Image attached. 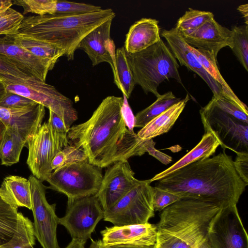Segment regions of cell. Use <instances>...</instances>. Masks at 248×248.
<instances>
[{"mask_svg": "<svg viewBox=\"0 0 248 248\" xmlns=\"http://www.w3.org/2000/svg\"><path fill=\"white\" fill-rule=\"evenodd\" d=\"M104 217V210L93 195L67 202L65 214L59 218V224L66 228L72 239L86 241Z\"/></svg>", "mask_w": 248, "mask_h": 248, "instance_id": "7c38bea8", "label": "cell"}, {"mask_svg": "<svg viewBox=\"0 0 248 248\" xmlns=\"http://www.w3.org/2000/svg\"><path fill=\"white\" fill-rule=\"evenodd\" d=\"M9 35L17 45L36 57L57 62L60 57L65 55L63 50L51 44L16 33Z\"/></svg>", "mask_w": 248, "mask_h": 248, "instance_id": "83f0119b", "label": "cell"}, {"mask_svg": "<svg viewBox=\"0 0 248 248\" xmlns=\"http://www.w3.org/2000/svg\"><path fill=\"white\" fill-rule=\"evenodd\" d=\"M100 232L105 247L115 245L151 247L155 246L157 241V226L149 222L106 227Z\"/></svg>", "mask_w": 248, "mask_h": 248, "instance_id": "2e32d148", "label": "cell"}, {"mask_svg": "<svg viewBox=\"0 0 248 248\" xmlns=\"http://www.w3.org/2000/svg\"><path fill=\"white\" fill-rule=\"evenodd\" d=\"M28 156L27 164L32 175L43 182L52 173L51 162L55 156L69 144L44 123L27 141Z\"/></svg>", "mask_w": 248, "mask_h": 248, "instance_id": "30bf717a", "label": "cell"}, {"mask_svg": "<svg viewBox=\"0 0 248 248\" xmlns=\"http://www.w3.org/2000/svg\"><path fill=\"white\" fill-rule=\"evenodd\" d=\"M150 184L149 179L140 180L113 206L104 211V220L116 226L148 222L155 212Z\"/></svg>", "mask_w": 248, "mask_h": 248, "instance_id": "9c48e42d", "label": "cell"}, {"mask_svg": "<svg viewBox=\"0 0 248 248\" xmlns=\"http://www.w3.org/2000/svg\"><path fill=\"white\" fill-rule=\"evenodd\" d=\"M0 74L11 75L20 78H31L14 65L0 59Z\"/></svg>", "mask_w": 248, "mask_h": 248, "instance_id": "f6af8a7d", "label": "cell"}, {"mask_svg": "<svg viewBox=\"0 0 248 248\" xmlns=\"http://www.w3.org/2000/svg\"><path fill=\"white\" fill-rule=\"evenodd\" d=\"M124 102L122 107V114L128 129L134 131L135 118L132 111L128 103L127 99L123 95Z\"/></svg>", "mask_w": 248, "mask_h": 248, "instance_id": "7bdbcfd3", "label": "cell"}, {"mask_svg": "<svg viewBox=\"0 0 248 248\" xmlns=\"http://www.w3.org/2000/svg\"><path fill=\"white\" fill-rule=\"evenodd\" d=\"M35 239L33 222L18 212V221L14 235L9 241L0 245V248H34Z\"/></svg>", "mask_w": 248, "mask_h": 248, "instance_id": "f1b7e54d", "label": "cell"}, {"mask_svg": "<svg viewBox=\"0 0 248 248\" xmlns=\"http://www.w3.org/2000/svg\"><path fill=\"white\" fill-rule=\"evenodd\" d=\"M13 4L11 0H0V14L11 7Z\"/></svg>", "mask_w": 248, "mask_h": 248, "instance_id": "c3c4849f", "label": "cell"}, {"mask_svg": "<svg viewBox=\"0 0 248 248\" xmlns=\"http://www.w3.org/2000/svg\"><path fill=\"white\" fill-rule=\"evenodd\" d=\"M134 174L127 160L108 167L95 195L104 211L113 206L139 183Z\"/></svg>", "mask_w": 248, "mask_h": 248, "instance_id": "5bb4252c", "label": "cell"}, {"mask_svg": "<svg viewBox=\"0 0 248 248\" xmlns=\"http://www.w3.org/2000/svg\"><path fill=\"white\" fill-rule=\"evenodd\" d=\"M160 35L158 20L142 18L130 27L124 47L126 53H136L159 41L161 39Z\"/></svg>", "mask_w": 248, "mask_h": 248, "instance_id": "44dd1931", "label": "cell"}, {"mask_svg": "<svg viewBox=\"0 0 248 248\" xmlns=\"http://www.w3.org/2000/svg\"><path fill=\"white\" fill-rule=\"evenodd\" d=\"M100 6L84 3L57 0L55 14H81L100 11Z\"/></svg>", "mask_w": 248, "mask_h": 248, "instance_id": "8d00e7d4", "label": "cell"}, {"mask_svg": "<svg viewBox=\"0 0 248 248\" xmlns=\"http://www.w3.org/2000/svg\"><path fill=\"white\" fill-rule=\"evenodd\" d=\"M57 0H14L13 3L22 6L23 15L33 13L37 16L55 14Z\"/></svg>", "mask_w": 248, "mask_h": 248, "instance_id": "e575fe53", "label": "cell"}, {"mask_svg": "<svg viewBox=\"0 0 248 248\" xmlns=\"http://www.w3.org/2000/svg\"><path fill=\"white\" fill-rule=\"evenodd\" d=\"M237 10L244 18L246 25H248V4H245L239 5Z\"/></svg>", "mask_w": 248, "mask_h": 248, "instance_id": "7dc6e473", "label": "cell"}, {"mask_svg": "<svg viewBox=\"0 0 248 248\" xmlns=\"http://www.w3.org/2000/svg\"><path fill=\"white\" fill-rule=\"evenodd\" d=\"M233 46L232 51L243 66L248 71V26H234L232 27Z\"/></svg>", "mask_w": 248, "mask_h": 248, "instance_id": "d6a6232c", "label": "cell"}, {"mask_svg": "<svg viewBox=\"0 0 248 248\" xmlns=\"http://www.w3.org/2000/svg\"><path fill=\"white\" fill-rule=\"evenodd\" d=\"M86 160L87 155L82 149L69 144L55 156L51 162V168L54 171L65 165Z\"/></svg>", "mask_w": 248, "mask_h": 248, "instance_id": "836d02e7", "label": "cell"}, {"mask_svg": "<svg viewBox=\"0 0 248 248\" xmlns=\"http://www.w3.org/2000/svg\"><path fill=\"white\" fill-rule=\"evenodd\" d=\"M248 184L235 170L233 160L224 150L200 159L157 181L155 186L225 206L237 205Z\"/></svg>", "mask_w": 248, "mask_h": 248, "instance_id": "7a4b0ae2", "label": "cell"}, {"mask_svg": "<svg viewBox=\"0 0 248 248\" xmlns=\"http://www.w3.org/2000/svg\"><path fill=\"white\" fill-rule=\"evenodd\" d=\"M7 91L33 100L56 113L68 128L78 119L73 101L53 86L34 78H20L0 74Z\"/></svg>", "mask_w": 248, "mask_h": 248, "instance_id": "8992f818", "label": "cell"}, {"mask_svg": "<svg viewBox=\"0 0 248 248\" xmlns=\"http://www.w3.org/2000/svg\"><path fill=\"white\" fill-rule=\"evenodd\" d=\"M123 102V97L107 96L88 120L69 128V141L100 168L146 152L150 139L142 140L128 129L122 114Z\"/></svg>", "mask_w": 248, "mask_h": 248, "instance_id": "6da1fadb", "label": "cell"}, {"mask_svg": "<svg viewBox=\"0 0 248 248\" xmlns=\"http://www.w3.org/2000/svg\"><path fill=\"white\" fill-rule=\"evenodd\" d=\"M26 142L17 134L6 130L0 146L1 164L10 166L18 163Z\"/></svg>", "mask_w": 248, "mask_h": 248, "instance_id": "4dcf8cb0", "label": "cell"}, {"mask_svg": "<svg viewBox=\"0 0 248 248\" xmlns=\"http://www.w3.org/2000/svg\"><path fill=\"white\" fill-rule=\"evenodd\" d=\"M0 59L16 66L31 78L46 82L56 62L36 57L17 45L9 35L0 37Z\"/></svg>", "mask_w": 248, "mask_h": 248, "instance_id": "9a60e30c", "label": "cell"}, {"mask_svg": "<svg viewBox=\"0 0 248 248\" xmlns=\"http://www.w3.org/2000/svg\"><path fill=\"white\" fill-rule=\"evenodd\" d=\"M37 104L31 99L8 91L0 101V107L10 109L27 108Z\"/></svg>", "mask_w": 248, "mask_h": 248, "instance_id": "f35d334b", "label": "cell"}, {"mask_svg": "<svg viewBox=\"0 0 248 248\" xmlns=\"http://www.w3.org/2000/svg\"><path fill=\"white\" fill-rule=\"evenodd\" d=\"M86 241L78 239H72L70 243L65 248H86L85 244Z\"/></svg>", "mask_w": 248, "mask_h": 248, "instance_id": "bcb514c9", "label": "cell"}, {"mask_svg": "<svg viewBox=\"0 0 248 248\" xmlns=\"http://www.w3.org/2000/svg\"><path fill=\"white\" fill-rule=\"evenodd\" d=\"M161 36L166 40L170 49L181 65L198 75L207 84L213 96L224 97L220 85L204 69L189 46L175 27L163 30Z\"/></svg>", "mask_w": 248, "mask_h": 248, "instance_id": "e0dca14e", "label": "cell"}, {"mask_svg": "<svg viewBox=\"0 0 248 248\" xmlns=\"http://www.w3.org/2000/svg\"><path fill=\"white\" fill-rule=\"evenodd\" d=\"M153 207L155 211H162L166 207L184 198L180 193L153 187Z\"/></svg>", "mask_w": 248, "mask_h": 248, "instance_id": "74e56055", "label": "cell"}, {"mask_svg": "<svg viewBox=\"0 0 248 248\" xmlns=\"http://www.w3.org/2000/svg\"><path fill=\"white\" fill-rule=\"evenodd\" d=\"M17 208L0 188V245L14 234L18 218Z\"/></svg>", "mask_w": 248, "mask_h": 248, "instance_id": "4316f807", "label": "cell"}, {"mask_svg": "<svg viewBox=\"0 0 248 248\" xmlns=\"http://www.w3.org/2000/svg\"><path fill=\"white\" fill-rule=\"evenodd\" d=\"M190 99L188 94L165 111L148 122L137 134L142 140L152 139L168 132L184 110Z\"/></svg>", "mask_w": 248, "mask_h": 248, "instance_id": "7402d4cb", "label": "cell"}, {"mask_svg": "<svg viewBox=\"0 0 248 248\" xmlns=\"http://www.w3.org/2000/svg\"><path fill=\"white\" fill-rule=\"evenodd\" d=\"M211 248H248V236L236 205L223 207L212 221L207 235Z\"/></svg>", "mask_w": 248, "mask_h": 248, "instance_id": "4fadbf2b", "label": "cell"}, {"mask_svg": "<svg viewBox=\"0 0 248 248\" xmlns=\"http://www.w3.org/2000/svg\"><path fill=\"white\" fill-rule=\"evenodd\" d=\"M181 100L170 91L160 94L149 107L135 116V127L142 128L148 122Z\"/></svg>", "mask_w": 248, "mask_h": 248, "instance_id": "f546056e", "label": "cell"}, {"mask_svg": "<svg viewBox=\"0 0 248 248\" xmlns=\"http://www.w3.org/2000/svg\"><path fill=\"white\" fill-rule=\"evenodd\" d=\"M45 108L39 104L24 108L0 107V121L7 130L17 134L27 143L42 125L45 115Z\"/></svg>", "mask_w": 248, "mask_h": 248, "instance_id": "ac0fdd59", "label": "cell"}, {"mask_svg": "<svg viewBox=\"0 0 248 248\" xmlns=\"http://www.w3.org/2000/svg\"><path fill=\"white\" fill-rule=\"evenodd\" d=\"M215 103L221 109L235 118L248 124V114L226 98L222 96H213Z\"/></svg>", "mask_w": 248, "mask_h": 248, "instance_id": "ab89813d", "label": "cell"}, {"mask_svg": "<svg viewBox=\"0 0 248 248\" xmlns=\"http://www.w3.org/2000/svg\"><path fill=\"white\" fill-rule=\"evenodd\" d=\"M221 203L183 198L161 211L155 248H196L206 238Z\"/></svg>", "mask_w": 248, "mask_h": 248, "instance_id": "3957f363", "label": "cell"}, {"mask_svg": "<svg viewBox=\"0 0 248 248\" xmlns=\"http://www.w3.org/2000/svg\"><path fill=\"white\" fill-rule=\"evenodd\" d=\"M233 165L241 179L248 184V153H237Z\"/></svg>", "mask_w": 248, "mask_h": 248, "instance_id": "60d3db41", "label": "cell"}, {"mask_svg": "<svg viewBox=\"0 0 248 248\" xmlns=\"http://www.w3.org/2000/svg\"><path fill=\"white\" fill-rule=\"evenodd\" d=\"M155 143L153 141V139H150L147 146L146 152L165 165H167L171 162L172 157L157 150L155 147Z\"/></svg>", "mask_w": 248, "mask_h": 248, "instance_id": "ee69618b", "label": "cell"}, {"mask_svg": "<svg viewBox=\"0 0 248 248\" xmlns=\"http://www.w3.org/2000/svg\"><path fill=\"white\" fill-rule=\"evenodd\" d=\"M191 48L206 71L220 85L224 97L248 114L247 106L238 98L220 73L217 65V59L214 55L205 50L192 46Z\"/></svg>", "mask_w": 248, "mask_h": 248, "instance_id": "cb8c5ba5", "label": "cell"}, {"mask_svg": "<svg viewBox=\"0 0 248 248\" xmlns=\"http://www.w3.org/2000/svg\"><path fill=\"white\" fill-rule=\"evenodd\" d=\"M213 18L214 16L212 12L189 8L178 19L175 28L184 37L192 33Z\"/></svg>", "mask_w": 248, "mask_h": 248, "instance_id": "1f68e13d", "label": "cell"}, {"mask_svg": "<svg viewBox=\"0 0 248 248\" xmlns=\"http://www.w3.org/2000/svg\"><path fill=\"white\" fill-rule=\"evenodd\" d=\"M219 144L216 137L211 133H205L201 140L190 151L170 167L149 179L151 183L157 181L171 173L193 163L199 160L212 155Z\"/></svg>", "mask_w": 248, "mask_h": 248, "instance_id": "603a6c76", "label": "cell"}, {"mask_svg": "<svg viewBox=\"0 0 248 248\" xmlns=\"http://www.w3.org/2000/svg\"><path fill=\"white\" fill-rule=\"evenodd\" d=\"M183 37L191 46L209 51L217 59L220 49L226 46L232 49L233 46L231 30L219 24L214 18Z\"/></svg>", "mask_w": 248, "mask_h": 248, "instance_id": "d6986e66", "label": "cell"}, {"mask_svg": "<svg viewBox=\"0 0 248 248\" xmlns=\"http://www.w3.org/2000/svg\"><path fill=\"white\" fill-rule=\"evenodd\" d=\"M31 209L36 239L43 248H60L57 236L59 218L56 214V204H49L46 197V187L42 182L30 175Z\"/></svg>", "mask_w": 248, "mask_h": 248, "instance_id": "8fae6325", "label": "cell"}, {"mask_svg": "<svg viewBox=\"0 0 248 248\" xmlns=\"http://www.w3.org/2000/svg\"><path fill=\"white\" fill-rule=\"evenodd\" d=\"M115 16L110 8L81 14L29 16L24 18L16 34L56 46L64 51V56L70 61L89 32Z\"/></svg>", "mask_w": 248, "mask_h": 248, "instance_id": "277c9868", "label": "cell"}, {"mask_svg": "<svg viewBox=\"0 0 248 248\" xmlns=\"http://www.w3.org/2000/svg\"><path fill=\"white\" fill-rule=\"evenodd\" d=\"M1 190L17 207H24L31 210V185L24 177L9 175L5 177L1 185Z\"/></svg>", "mask_w": 248, "mask_h": 248, "instance_id": "d4e9b609", "label": "cell"}, {"mask_svg": "<svg viewBox=\"0 0 248 248\" xmlns=\"http://www.w3.org/2000/svg\"><path fill=\"white\" fill-rule=\"evenodd\" d=\"M112 20L109 19L93 29L79 44V48L86 53L93 66L104 62L113 66L115 45L110 38Z\"/></svg>", "mask_w": 248, "mask_h": 248, "instance_id": "ffe728a7", "label": "cell"}, {"mask_svg": "<svg viewBox=\"0 0 248 248\" xmlns=\"http://www.w3.org/2000/svg\"><path fill=\"white\" fill-rule=\"evenodd\" d=\"M126 55L135 85L145 93H151L158 97L159 85L170 78L183 84L177 60L162 39L140 52H126Z\"/></svg>", "mask_w": 248, "mask_h": 248, "instance_id": "5b68a950", "label": "cell"}, {"mask_svg": "<svg viewBox=\"0 0 248 248\" xmlns=\"http://www.w3.org/2000/svg\"><path fill=\"white\" fill-rule=\"evenodd\" d=\"M103 175L101 168L88 160L65 165L55 170L46 181L51 188L65 195L67 202L95 195L98 192Z\"/></svg>", "mask_w": 248, "mask_h": 248, "instance_id": "52a82bcc", "label": "cell"}, {"mask_svg": "<svg viewBox=\"0 0 248 248\" xmlns=\"http://www.w3.org/2000/svg\"><path fill=\"white\" fill-rule=\"evenodd\" d=\"M6 127L3 123L0 121V146L2 142L3 137L6 132Z\"/></svg>", "mask_w": 248, "mask_h": 248, "instance_id": "f5cc1de1", "label": "cell"}, {"mask_svg": "<svg viewBox=\"0 0 248 248\" xmlns=\"http://www.w3.org/2000/svg\"><path fill=\"white\" fill-rule=\"evenodd\" d=\"M7 92L4 84L0 79V101L4 97Z\"/></svg>", "mask_w": 248, "mask_h": 248, "instance_id": "816d5d0a", "label": "cell"}, {"mask_svg": "<svg viewBox=\"0 0 248 248\" xmlns=\"http://www.w3.org/2000/svg\"><path fill=\"white\" fill-rule=\"evenodd\" d=\"M114 83L128 99L134 89L135 82L124 46L118 48L115 53L114 64L111 68Z\"/></svg>", "mask_w": 248, "mask_h": 248, "instance_id": "484cf974", "label": "cell"}, {"mask_svg": "<svg viewBox=\"0 0 248 248\" xmlns=\"http://www.w3.org/2000/svg\"><path fill=\"white\" fill-rule=\"evenodd\" d=\"M24 17L11 7L0 14V35L16 34Z\"/></svg>", "mask_w": 248, "mask_h": 248, "instance_id": "d590c367", "label": "cell"}, {"mask_svg": "<svg viewBox=\"0 0 248 248\" xmlns=\"http://www.w3.org/2000/svg\"><path fill=\"white\" fill-rule=\"evenodd\" d=\"M49 111V116L47 123L60 136L65 140H68L67 135L69 129L56 113L51 110Z\"/></svg>", "mask_w": 248, "mask_h": 248, "instance_id": "b9f144b4", "label": "cell"}, {"mask_svg": "<svg viewBox=\"0 0 248 248\" xmlns=\"http://www.w3.org/2000/svg\"><path fill=\"white\" fill-rule=\"evenodd\" d=\"M88 248H106L104 246L101 240H92Z\"/></svg>", "mask_w": 248, "mask_h": 248, "instance_id": "681fc988", "label": "cell"}, {"mask_svg": "<svg viewBox=\"0 0 248 248\" xmlns=\"http://www.w3.org/2000/svg\"><path fill=\"white\" fill-rule=\"evenodd\" d=\"M196 248H211L208 244L207 239H206L202 243Z\"/></svg>", "mask_w": 248, "mask_h": 248, "instance_id": "db71d44e", "label": "cell"}, {"mask_svg": "<svg viewBox=\"0 0 248 248\" xmlns=\"http://www.w3.org/2000/svg\"><path fill=\"white\" fill-rule=\"evenodd\" d=\"M200 113L205 133H212L223 150L248 153V124L221 109L212 98Z\"/></svg>", "mask_w": 248, "mask_h": 248, "instance_id": "ba28073f", "label": "cell"}, {"mask_svg": "<svg viewBox=\"0 0 248 248\" xmlns=\"http://www.w3.org/2000/svg\"><path fill=\"white\" fill-rule=\"evenodd\" d=\"M106 248H155V246L151 247H138L127 245H115L106 247Z\"/></svg>", "mask_w": 248, "mask_h": 248, "instance_id": "f907efd6", "label": "cell"}]
</instances>
